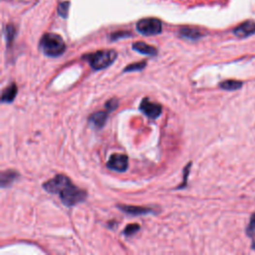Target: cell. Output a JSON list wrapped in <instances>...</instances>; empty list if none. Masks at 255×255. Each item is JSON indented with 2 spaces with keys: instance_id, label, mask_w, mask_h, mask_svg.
Instances as JSON below:
<instances>
[{
  "instance_id": "5bb4252c",
  "label": "cell",
  "mask_w": 255,
  "mask_h": 255,
  "mask_svg": "<svg viewBox=\"0 0 255 255\" xmlns=\"http://www.w3.org/2000/svg\"><path fill=\"white\" fill-rule=\"evenodd\" d=\"M243 83L240 81H236V80H227L224 81L223 83L220 84L221 88L223 90H227V91H235V90H239L242 87Z\"/></svg>"
},
{
  "instance_id": "9c48e42d",
  "label": "cell",
  "mask_w": 255,
  "mask_h": 255,
  "mask_svg": "<svg viewBox=\"0 0 255 255\" xmlns=\"http://www.w3.org/2000/svg\"><path fill=\"white\" fill-rule=\"evenodd\" d=\"M133 49L143 55H149V56H156L158 54V50L151 45H148L147 43L143 42H136L133 44Z\"/></svg>"
},
{
  "instance_id": "ac0fdd59",
  "label": "cell",
  "mask_w": 255,
  "mask_h": 255,
  "mask_svg": "<svg viewBox=\"0 0 255 255\" xmlns=\"http://www.w3.org/2000/svg\"><path fill=\"white\" fill-rule=\"evenodd\" d=\"M140 229V225L139 224H130L128 225L125 229H124V234L128 235V236H131L133 234H135L136 232H138Z\"/></svg>"
},
{
  "instance_id": "7402d4cb",
  "label": "cell",
  "mask_w": 255,
  "mask_h": 255,
  "mask_svg": "<svg viewBox=\"0 0 255 255\" xmlns=\"http://www.w3.org/2000/svg\"><path fill=\"white\" fill-rule=\"evenodd\" d=\"M252 248L255 249V242H253V244H252Z\"/></svg>"
},
{
  "instance_id": "ffe728a7",
  "label": "cell",
  "mask_w": 255,
  "mask_h": 255,
  "mask_svg": "<svg viewBox=\"0 0 255 255\" xmlns=\"http://www.w3.org/2000/svg\"><path fill=\"white\" fill-rule=\"evenodd\" d=\"M118 105H119V102H118V100H117L116 98H113V99L109 100V101L106 103L105 107H106V109H107L108 111L112 112V111H114L115 109L118 107Z\"/></svg>"
},
{
  "instance_id": "8992f818",
  "label": "cell",
  "mask_w": 255,
  "mask_h": 255,
  "mask_svg": "<svg viewBox=\"0 0 255 255\" xmlns=\"http://www.w3.org/2000/svg\"><path fill=\"white\" fill-rule=\"evenodd\" d=\"M140 110L150 119H157L161 114V107L157 103L151 102L149 99H143L140 104Z\"/></svg>"
},
{
  "instance_id": "4fadbf2b",
  "label": "cell",
  "mask_w": 255,
  "mask_h": 255,
  "mask_svg": "<svg viewBox=\"0 0 255 255\" xmlns=\"http://www.w3.org/2000/svg\"><path fill=\"white\" fill-rule=\"evenodd\" d=\"M18 174L14 171H6L1 174V187L5 188L10 186L17 178Z\"/></svg>"
},
{
  "instance_id": "277c9868",
  "label": "cell",
  "mask_w": 255,
  "mask_h": 255,
  "mask_svg": "<svg viewBox=\"0 0 255 255\" xmlns=\"http://www.w3.org/2000/svg\"><path fill=\"white\" fill-rule=\"evenodd\" d=\"M137 30L144 36L158 35L161 32V22L158 18H143L137 23Z\"/></svg>"
},
{
  "instance_id": "44dd1931",
  "label": "cell",
  "mask_w": 255,
  "mask_h": 255,
  "mask_svg": "<svg viewBox=\"0 0 255 255\" xmlns=\"http://www.w3.org/2000/svg\"><path fill=\"white\" fill-rule=\"evenodd\" d=\"M131 33L130 32H127V31H121V32H116L114 34L111 35V39L112 40H118L120 38H124V37H130Z\"/></svg>"
},
{
  "instance_id": "30bf717a",
  "label": "cell",
  "mask_w": 255,
  "mask_h": 255,
  "mask_svg": "<svg viewBox=\"0 0 255 255\" xmlns=\"http://www.w3.org/2000/svg\"><path fill=\"white\" fill-rule=\"evenodd\" d=\"M118 207L123 210L125 213L128 214H131V215H143V214H147V213H151L152 209L150 208H143V207H131V206H118Z\"/></svg>"
},
{
  "instance_id": "52a82bcc",
  "label": "cell",
  "mask_w": 255,
  "mask_h": 255,
  "mask_svg": "<svg viewBox=\"0 0 255 255\" xmlns=\"http://www.w3.org/2000/svg\"><path fill=\"white\" fill-rule=\"evenodd\" d=\"M234 35L238 36L239 38H246L248 36H251L255 33V22L254 21H246L236 27L233 31Z\"/></svg>"
},
{
  "instance_id": "ba28073f",
  "label": "cell",
  "mask_w": 255,
  "mask_h": 255,
  "mask_svg": "<svg viewBox=\"0 0 255 255\" xmlns=\"http://www.w3.org/2000/svg\"><path fill=\"white\" fill-rule=\"evenodd\" d=\"M108 119V113L105 111H99L94 114H92L89 118L90 124H92L93 127L97 128V129H101L104 127Z\"/></svg>"
},
{
  "instance_id": "7c38bea8",
  "label": "cell",
  "mask_w": 255,
  "mask_h": 255,
  "mask_svg": "<svg viewBox=\"0 0 255 255\" xmlns=\"http://www.w3.org/2000/svg\"><path fill=\"white\" fill-rule=\"evenodd\" d=\"M180 35L183 36L185 38L191 39V40H195L198 39L203 36V34L200 33L199 30L195 29V28H190V27H185V28H181L179 31Z\"/></svg>"
},
{
  "instance_id": "3957f363",
  "label": "cell",
  "mask_w": 255,
  "mask_h": 255,
  "mask_svg": "<svg viewBox=\"0 0 255 255\" xmlns=\"http://www.w3.org/2000/svg\"><path fill=\"white\" fill-rule=\"evenodd\" d=\"M118 54L115 50H100L94 53L86 54L83 59L86 60L94 70H102L111 66L117 59Z\"/></svg>"
},
{
  "instance_id": "e0dca14e",
  "label": "cell",
  "mask_w": 255,
  "mask_h": 255,
  "mask_svg": "<svg viewBox=\"0 0 255 255\" xmlns=\"http://www.w3.org/2000/svg\"><path fill=\"white\" fill-rule=\"evenodd\" d=\"M69 6H70V3H69V2H62V3H60L59 6H58V14H59L61 17L66 18L67 15H68Z\"/></svg>"
},
{
  "instance_id": "5b68a950",
  "label": "cell",
  "mask_w": 255,
  "mask_h": 255,
  "mask_svg": "<svg viewBox=\"0 0 255 255\" xmlns=\"http://www.w3.org/2000/svg\"><path fill=\"white\" fill-rule=\"evenodd\" d=\"M128 166H129V159L126 155L122 154H114L110 157V159L107 162L108 169L112 171L123 173L128 170Z\"/></svg>"
},
{
  "instance_id": "8fae6325",
  "label": "cell",
  "mask_w": 255,
  "mask_h": 255,
  "mask_svg": "<svg viewBox=\"0 0 255 255\" xmlns=\"http://www.w3.org/2000/svg\"><path fill=\"white\" fill-rule=\"evenodd\" d=\"M18 92L17 86L15 84H11L7 86L2 92V97H1V102L2 103H11L14 101L16 95Z\"/></svg>"
},
{
  "instance_id": "7a4b0ae2",
  "label": "cell",
  "mask_w": 255,
  "mask_h": 255,
  "mask_svg": "<svg viewBox=\"0 0 255 255\" xmlns=\"http://www.w3.org/2000/svg\"><path fill=\"white\" fill-rule=\"evenodd\" d=\"M39 48L48 57H59L66 50V44L61 36L54 33H46L42 36Z\"/></svg>"
},
{
  "instance_id": "6da1fadb",
  "label": "cell",
  "mask_w": 255,
  "mask_h": 255,
  "mask_svg": "<svg viewBox=\"0 0 255 255\" xmlns=\"http://www.w3.org/2000/svg\"><path fill=\"white\" fill-rule=\"evenodd\" d=\"M43 189L50 193L58 194L62 203L68 207L84 202L87 197L85 191L76 187L68 176L63 175H58L46 181Z\"/></svg>"
},
{
  "instance_id": "d6986e66",
  "label": "cell",
  "mask_w": 255,
  "mask_h": 255,
  "mask_svg": "<svg viewBox=\"0 0 255 255\" xmlns=\"http://www.w3.org/2000/svg\"><path fill=\"white\" fill-rule=\"evenodd\" d=\"M246 232L249 236H253V234L255 233V213H253L252 216L250 217V222L247 226Z\"/></svg>"
},
{
  "instance_id": "9a60e30c",
  "label": "cell",
  "mask_w": 255,
  "mask_h": 255,
  "mask_svg": "<svg viewBox=\"0 0 255 255\" xmlns=\"http://www.w3.org/2000/svg\"><path fill=\"white\" fill-rule=\"evenodd\" d=\"M145 65H147V62L143 61V62H139V63H133L130 66H128L124 69V72H133V71H141L143 70Z\"/></svg>"
},
{
  "instance_id": "2e32d148",
  "label": "cell",
  "mask_w": 255,
  "mask_h": 255,
  "mask_svg": "<svg viewBox=\"0 0 255 255\" xmlns=\"http://www.w3.org/2000/svg\"><path fill=\"white\" fill-rule=\"evenodd\" d=\"M14 36H15V28L12 25L6 26V28H5V37H6L7 44H10L13 41Z\"/></svg>"
}]
</instances>
